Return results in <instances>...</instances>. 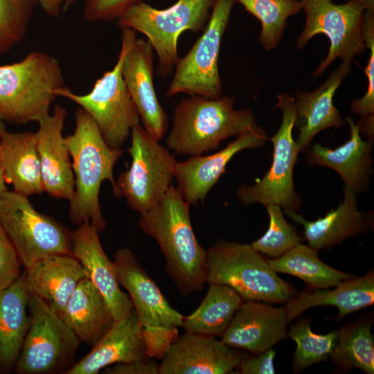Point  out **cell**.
Returning <instances> with one entry per match:
<instances>
[{"instance_id": "cell-1", "label": "cell", "mask_w": 374, "mask_h": 374, "mask_svg": "<svg viewBox=\"0 0 374 374\" xmlns=\"http://www.w3.org/2000/svg\"><path fill=\"white\" fill-rule=\"evenodd\" d=\"M190 204L170 185L163 199L141 214L139 226L154 238L166 260L165 269L181 294L199 292L206 283V250L194 233Z\"/></svg>"}, {"instance_id": "cell-2", "label": "cell", "mask_w": 374, "mask_h": 374, "mask_svg": "<svg viewBox=\"0 0 374 374\" xmlns=\"http://www.w3.org/2000/svg\"><path fill=\"white\" fill-rule=\"evenodd\" d=\"M75 119L74 132L65 137L75 183L69 217L78 226L89 222L101 232L106 222L99 203L100 186L108 180L115 188L114 168L123 151L106 143L94 121L82 108L75 111Z\"/></svg>"}, {"instance_id": "cell-3", "label": "cell", "mask_w": 374, "mask_h": 374, "mask_svg": "<svg viewBox=\"0 0 374 374\" xmlns=\"http://www.w3.org/2000/svg\"><path fill=\"white\" fill-rule=\"evenodd\" d=\"M234 105V98L229 96L182 99L173 112L172 127L166 140L168 148L180 155H199L257 125L251 110L235 109Z\"/></svg>"}, {"instance_id": "cell-4", "label": "cell", "mask_w": 374, "mask_h": 374, "mask_svg": "<svg viewBox=\"0 0 374 374\" xmlns=\"http://www.w3.org/2000/svg\"><path fill=\"white\" fill-rule=\"evenodd\" d=\"M64 87L60 62L46 52L32 51L19 62L0 65V121L39 123Z\"/></svg>"}, {"instance_id": "cell-5", "label": "cell", "mask_w": 374, "mask_h": 374, "mask_svg": "<svg viewBox=\"0 0 374 374\" xmlns=\"http://www.w3.org/2000/svg\"><path fill=\"white\" fill-rule=\"evenodd\" d=\"M206 283L225 285L243 301L289 302L295 289L251 244L220 241L206 250Z\"/></svg>"}, {"instance_id": "cell-6", "label": "cell", "mask_w": 374, "mask_h": 374, "mask_svg": "<svg viewBox=\"0 0 374 374\" xmlns=\"http://www.w3.org/2000/svg\"><path fill=\"white\" fill-rule=\"evenodd\" d=\"M215 0H177L158 9L142 1L118 19V26L144 35L158 60L157 75L172 73L179 57L178 39L185 31L197 33L205 28Z\"/></svg>"}, {"instance_id": "cell-7", "label": "cell", "mask_w": 374, "mask_h": 374, "mask_svg": "<svg viewBox=\"0 0 374 374\" xmlns=\"http://www.w3.org/2000/svg\"><path fill=\"white\" fill-rule=\"evenodd\" d=\"M135 38L134 30L122 29L121 47L115 65L96 80L88 93H74L66 86L55 92L57 97L80 105L92 118L112 148H121L132 129L141 121L122 75L125 56Z\"/></svg>"}, {"instance_id": "cell-8", "label": "cell", "mask_w": 374, "mask_h": 374, "mask_svg": "<svg viewBox=\"0 0 374 374\" xmlns=\"http://www.w3.org/2000/svg\"><path fill=\"white\" fill-rule=\"evenodd\" d=\"M113 262L118 283L127 291L142 326L147 356L161 359L179 336L184 316L171 307L129 249H118Z\"/></svg>"}, {"instance_id": "cell-9", "label": "cell", "mask_w": 374, "mask_h": 374, "mask_svg": "<svg viewBox=\"0 0 374 374\" xmlns=\"http://www.w3.org/2000/svg\"><path fill=\"white\" fill-rule=\"evenodd\" d=\"M130 134L131 163L119 175L114 193L142 214L157 204L167 193L175 177L177 161L140 124L132 129Z\"/></svg>"}, {"instance_id": "cell-10", "label": "cell", "mask_w": 374, "mask_h": 374, "mask_svg": "<svg viewBox=\"0 0 374 374\" xmlns=\"http://www.w3.org/2000/svg\"><path fill=\"white\" fill-rule=\"evenodd\" d=\"M0 224L26 269L50 256L73 255L72 233L14 190L0 200Z\"/></svg>"}, {"instance_id": "cell-11", "label": "cell", "mask_w": 374, "mask_h": 374, "mask_svg": "<svg viewBox=\"0 0 374 374\" xmlns=\"http://www.w3.org/2000/svg\"><path fill=\"white\" fill-rule=\"evenodd\" d=\"M236 0H215L202 35L179 58L166 96L179 93L218 98L223 87L218 68L222 40Z\"/></svg>"}, {"instance_id": "cell-12", "label": "cell", "mask_w": 374, "mask_h": 374, "mask_svg": "<svg viewBox=\"0 0 374 374\" xmlns=\"http://www.w3.org/2000/svg\"><path fill=\"white\" fill-rule=\"evenodd\" d=\"M276 106L282 112V122L278 132L271 138L274 146L271 167L254 184L241 185L237 197L244 205L253 203L265 206L278 204L285 211L296 212L301 200L294 190L293 178L294 166L300 152L292 136L296 120L294 98L288 93H281L278 96Z\"/></svg>"}, {"instance_id": "cell-13", "label": "cell", "mask_w": 374, "mask_h": 374, "mask_svg": "<svg viewBox=\"0 0 374 374\" xmlns=\"http://www.w3.org/2000/svg\"><path fill=\"white\" fill-rule=\"evenodd\" d=\"M305 12L304 28L296 46L303 48L316 35L324 34L330 45L326 57L312 73L319 76L337 58L350 62L366 50L362 24L365 10L359 3L348 0L335 4L331 0H300Z\"/></svg>"}, {"instance_id": "cell-14", "label": "cell", "mask_w": 374, "mask_h": 374, "mask_svg": "<svg viewBox=\"0 0 374 374\" xmlns=\"http://www.w3.org/2000/svg\"><path fill=\"white\" fill-rule=\"evenodd\" d=\"M28 310L30 325L17 361V371L24 374L53 372L72 358L81 341L39 296L30 294Z\"/></svg>"}, {"instance_id": "cell-15", "label": "cell", "mask_w": 374, "mask_h": 374, "mask_svg": "<svg viewBox=\"0 0 374 374\" xmlns=\"http://www.w3.org/2000/svg\"><path fill=\"white\" fill-rule=\"evenodd\" d=\"M247 355L215 337L186 332L161 358L159 374L233 373Z\"/></svg>"}, {"instance_id": "cell-16", "label": "cell", "mask_w": 374, "mask_h": 374, "mask_svg": "<svg viewBox=\"0 0 374 374\" xmlns=\"http://www.w3.org/2000/svg\"><path fill=\"white\" fill-rule=\"evenodd\" d=\"M267 140V132L261 127L253 126L226 145L209 155H195L177 162L175 177L178 190L190 205L202 202L225 172L231 159L239 152L262 146Z\"/></svg>"}, {"instance_id": "cell-17", "label": "cell", "mask_w": 374, "mask_h": 374, "mask_svg": "<svg viewBox=\"0 0 374 374\" xmlns=\"http://www.w3.org/2000/svg\"><path fill=\"white\" fill-rule=\"evenodd\" d=\"M154 53L148 41L136 37L125 56L122 75L143 127L159 141L167 132L168 118L154 88Z\"/></svg>"}, {"instance_id": "cell-18", "label": "cell", "mask_w": 374, "mask_h": 374, "mask_svg": "<svg viewBox=\"0 0 374 374\" xmlns=\"http://www.w3.org/2000/svg\"><path fill=\"white\" fill-rule=\"evenodd\" d=\"M66 117V109L55 105L53 113L38 123L35 134L43 190L55 198L69 201L75 183L69 151L62 135Z\"/></svg>"}, {"instance_id": "cell-19", "label": "cell", "mask_w": 374, "mask_h": 374, "mask_svg": "<svg viewBox=\"0 0 374 374\" xmlns=\"http://www.w3.org/2000/svg\"><path fill=\"white\" fill-rule=\"evenodd\" d=\"M98 233L89 222L78 226L72 233L73 256L103 296L114 321H117L130 313L134 306L130 296L120 288L116 267L105 253Z\"/></svg>"}, {"instance_id": "cell-20", "label": "cell", "mask_w": 374, "mask_h": 374, "mask_svg": "<svg viewBox=\"0 0 374 374\" xmlns=\"http://www.w3.org/2000/svg\"><path fill=\"white\" fill-rule=\"evenodd\" d=\"M287 323L285 308L243 301L221 335V341L233 348L260 353L286 337Z\"/></svg>"}, {"instance_id": "cell-21", "label": "cell", "mask_w": 374, "mask_h": 374, "mask_svg": "<svg viewBox=\"0 0 374 374\" xmlns=\"http://www.w3.org/2000/svg\"><path fill=\"white\" fill-rule=\"evenodd\" d=\"M92 347L89 353L67 370L66 374H97L115 364L148 357L142 326L134 310L114 321Z\"/></svg>"}, {"instance_id": "cell-22", "label": "cell", "mask_w": 374, "mask_h": 374, "mask_svg": "<svg viewBox=\"0 0 374 374\" xmlns=\"http://www.w3.org/2000/svg\"><path fill=\"white\" fill-rule=\"evenodd\" d=\"M344 195L343 202L335 208L314 221L307 220L295 211H285L295 222L303 225L309 246L317 251L331 248L371 227V215L358 210L357 193L344 186Z\"/></svg>"}, {"instance_id": "cell-23", "label": "cell", "mask_w": 374, "mask_h": 374, "mask_svg": "<svg viewBox=\"0 0 374 374\" xmlns=\"http://www.w3.org/2000/svg\"><path fill=\"white\" fill-rule=\"evenodd\" d=\"M350 68V62H342L318 89L296 93L294 99L296 108L295 125L299 132L296 143L300 151L305 150L320 132L346 124L334 105L333 98Z\"/></svg>"}, {"instance_id": "cell-24", "label": "cell", "mask_w": 374, "mask_h": 374, "mask_svg": "<svg viewBox=\"0 0 374 374\" xmlns=\"http://www.w3.org/2000/svg\"><path fill=\"white\" fill-rule=\"evenodd\" d=\"M350 136L345 143L331 149L314 144L307 152L310 166L330 168L336 171L346 186L357 193L368 187L373 170L371 156L373 139L364 141L359 127L350 117H347Z\"/></svg>"}, {"instance_id": "cell-25", "label": "cell", "mask_w": 374, "mask_h": 374, "mask_svg": "<svg viewBox=\"0 0 374 374\" xmlns=\"http://www.w3.org/2000/svg\"><path fill=\"white\" fill-rule=\"evenodd\" d=\"M24 274L29 294L43 299L59 314L78 283L87 277L80 262L69 254L46 257L26 268Z\"/></svg>"}, {"instance_id": "cell-26", "label": "cell", "mask_w": 374, "mask_h": 374, "mask_svg": "<svg viewBox=\"0 0 374 374\" xmlns=\"http://www.w3.org/2000/svg\"><path fill=\"white\" fill-rule=\"evenodd\" d=\"M332 290H304L291 299L285 308L287 323L310 308L318 306H335L338 308V319L374 303V274L369 271L361 277L353 276L341 281Z\"/></svg>"}, {"instance_id": "cell-27", "label": "cell", "mask_w": 374, "mask_h": 374, "mask_svg": "<svg viewBox=\"0 0 374 374\" xmlns=\"http://www.w3.org/2000/svg\"><path fill=\"white\" fill-rule=\"evenodd\" d=\"M0 165L15 192L26 197L44 192L35 133L6 131L0 138Z\"/></svg>"}, {"instance_id": "cell-28", "label": "cell", "mask_w": 374, "mask_h": 374, "mask_svg": "<svg viewBox=\"0 0 374 374\" xmlns=\"http://www.w3.org/2000/svg\"><path fill=\"white\" fill-rule=\"evenodd\" d=\"M60 316L80 341L91 346L114 321L103 296L87 277L78 283Z\"/></svg>"}, {"instance_id": "cell-29", "label": "cell", "mask_w": 374, "mask_h": 374, "mask_svg": "<svg viewBox=\"0 0 374 374\" xmlns=\"http://www.w3.org/2000/svg\"><path fill=\"white\" fill-rule=\"evenodd\" d=\"M29 292L24 274L0 292V366L10 369L17 361L30 325Z\"/></svg>"}, {"instance_id": "cell-30", "label": "cell", "mask_w": 374, "mask_h": 374, "mask_svg": "<svg viewBox=\"0 0 374 374\" xmlns=\"http://www.w3.org/2000/svg\"><path fill=\"white\" fill-rule=\"evenodd\" d=\"M208 285L199 307L188 316L184 317L182 328L186 332L212 337L222 335L243 302L231 287L220 284Z\"/></svg>"}, {"instance_id": "cell-31", "label": "cell", "mask_w": 374, "mask_h": 374, "mask_svg": "<svg viewBox=\"0 0 374 374\" xmlns=\"http://www.w3.org/2000/svg\"><path fill=\"white\" fill-rule=\"evenodd\" d=\"M268 262L276 273L299 278L313 289L333 287L354 276L325 264L319 259L316 249L301 243Z\"/></svg>"}, {"instance_id": "cell-32", "label": "cell", "mask_w": 374, "mask_h": 374, "mask_svg": "<svg viewBox=\"0 0 374 374\" xmlns=\"http://www.w3.org/2000/svg\"><path fill=\"white\" fill-rule=\"evenodd\" d=\"M372 321L360 319L348 323L339 331L331 358L337 369L347 371L353 368L367 374L374 373V339Z\"/></svg>"}, {"instance_id": "cell-33", "label": "cell", "mask_w": 374, "mask_h": 374, "mask_svg": "<svg viewBox=\"0 0 374 374\" xmlns=\"http://www.w3.org/2000/svg\"><path fill=\"white\" fill-rule=\"evenodd\" d=\"M260 23L259 40L267 51L280 40L289 17L302 10L300 0H236Z\"/></svg>"}, {"instance_id": "cell-34", "label": "cell", "mask_w": 374, "mask_h": 374, "mask_svg": "<svg viewBox=\"0 0 374 374\" xmlns=\"http://www.w3.org/2000/svg\"><path fill=\"white\" fill-rule=\"evenodd\" d=\"M310 322V319H301L291 326L288 333L296 344L293 361L294 373L328 359L337 341L339 331L318 335L312 331Z\"/></svg>"}, {"instance_id": "cell-35", "label": "cell", "mask_w": 374, "mask_h": 374, "mask_svg": "<svg viewBox=\"0 0 374 374\" xmlns=\"http://www.w3.org/2000/svg\"><path fill=\"white\" fill-rule=\"evenodd\" d=\"M37 0H0V55L26 37Z\"/></svg>"}, {"instance_id": "cell-36", "label": "cell", "mask_w": 374, "mask_h": 374, "mask_svg": "<svg viewBox=\"0 0 374 374\" xmlns=\"http://www.w3.org/2000/svg\"><path fill=\"white\" fill-rule=\"evenodd\" d=\"M269 217L267 231L251 245L259 253L276 258L302 241L295 228L284 217L278 204L266 206Z\"/></svg>"}, {"instance_id": "cell-37", "label": "cell", "mask_w": 374, "mask_h": 374, "mask_svg": "<svg viewBox=\"0 0 374 374\" xmlns=\"http://www.w3.org/2000/svg\"><path fill=\"white\" fill-rule=\"evenodd\" d=\"M362 33L366 46L369 50L368 63L364 69L367 89L364 96L353 100L350 106L353 112L361 117L357 124L360 133L371 139L373 136L374 123V13L365 11Z\"/></svg>"}, {"instance_id": "cell-38", "label": "cell", "mask_w": 374, "mask_h": 374, "mask_svg": "<svg viewBox=\"0 0 374 374\" xmlns=\"http://www.w3.org/2000/svg\"><path fill=\"white\" fill-rule=\"evenodd\" d=\"M141 0H84L82 19L96 23L118 19Z\"/></svg>"}, {"instance_id": "cell-39", "label": "cell", "mask_w": 374, "mask_h": 374, "mask_svg": "<svg viewBox=\"0 0 374 374\" xmlns=\"http://www.w3.org/2000/svg\"><path fill=\"white\" fill-rule=\"evenodd\" d=\"M21 264L15 248L0 224V292L19 278Z\"/></svg>"}, {"instance_id": "cell-40", "label": "cell", "mask_w": 374, "mask_h": 374, "mask_svg": "<svg viewBox=\"0 0 374 374\" xmlns=\"http://www.w3.org/2000/svg\"><path fill=\"white\" fill-rule=\"evenodd\" d=\"M276 353L271 348L254 355H247L235 369V373L274 374Z\"/></svg>"}, {"instance_id": "cell-41", "label": "cell", "mask_w": 374, "mask_h": 374, "mask_svg": "<svg viewBox=\"0 0 374 374\" xmlns=\"http://www.w3.org/2000/svg\"><path fill=\"white\" fill-rule=\"evenodd\" d=\"M107 374H158L159 365L148 358L118 363L106 367Z\"/></svg>"}, {"instance_id": "cell-42", "label": "cell", "mask_w": 374, "mask_h": 374, "mask_svg": "<svg viewBox=\"0 0 374 374\" xmlns=\"http://www.w3.org/2000/svg\"><path fill=\"white\" fill-rule=\"evenodd\" d=\"M44 12L52 17L59 19L62 12L64 0H37Z\"/></svg>"}, {"instance_id": "cell-43", "label": "cell", "mask_w": 374, "mask_h": 374, "mask_svg": "<svg viewBox=\"0 0 374 374\" xmlns=\"http://www.w3.org/2000/svg\"><path fill=\"white\" fill-rule=\"evenodd\" d=\"M363 6L365 11L374 13V0H352Z\"/></svg>"}, {"instance_id": "cell-44", "label": "cell", "mask_w": 374, "mask_h": 374, "mask_svg": "<svg viewBox=\"0 0 374 374\" xmlns=\"http://www.w3.org/2000/svg\"><path fill=\"white\" fill-rule=\"evenodd\" d=\"M6 183V182L4 178L3 172L0 165V200L1 199L5 193L8 190Z\"/></svg>"}, {"instance_id": "cell-45", "label": "cell", "mask_w": 374, "mask_h": 374, "mask_svg": "<svg viewBox=\"0 0 374 374\" xmlns=\"http://www.w3.org/2000/svg\"><path fill=\"white\" fill-rule=\"evenodd\" d=\"M77 0H64L63 3L62 12H66L75 3Z\"/></svg>"}, {"instance_id": "cell-46", "label": "cell", "mask_w": 374, "mask_h": 374, "mask_svg": "<svg viewBox=\"0 0 374 374\" xmlns=\"http://www.w3.org/2000/svg\"><path fill=\"white\" fill-rule=\"evenodd\" d=\"M6 132V126L3 122L0 121V138Z\"/></svg>"}]
</instances>
